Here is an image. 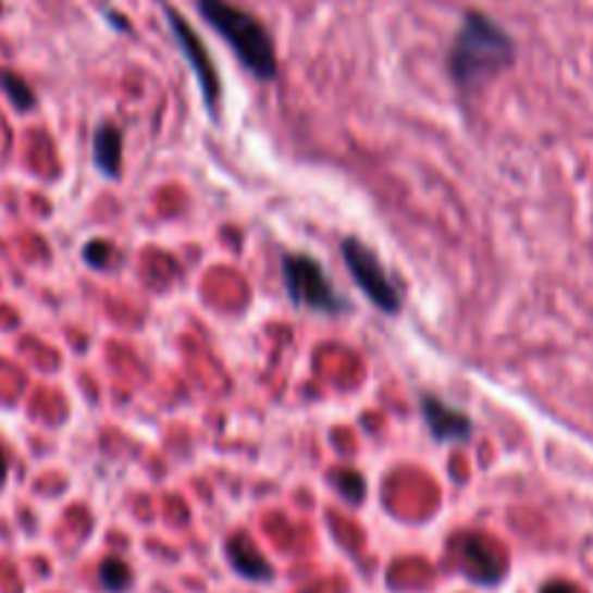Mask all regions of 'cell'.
I'll list each match as a JSON object with an SVG mask.
<instances>
[{"label":"cell","mask_w":593,"mask_h":593,"mask_svg":"<svg viewBox=\"0 0 593 593\" xmlns=\"http://www.w3.org/2000/svg\"><path fill=\"white\" fill-rule=\"evenodd\" d=\"M197 9L214 33L230 44L237 61L246 73H252L258 82H275L279 78V55L267 26L246 9L235 7L230 0H197Z\"/></svg>","instance_id":"7a4b0ae2"},{"label":"cell","mask_w":593,"mask_h":593,"mask_svg":"<svg viewBox=\"0 0 593 593\" xmlns=\"http://www.w3.org/2000/svg\"><path fill=\"white\" fill-rule=\"evenodd\" d=\"M516 41L495 17L467 9L449 50V73L460 90H474L516 64Z\"/></svg>","instance_id":"6da1fadb"},{"label":"cell","mask_w":593,"mask_h":593,"mask_svg":"<svg viewBox=\"0 0 593 593\" xmlns=\"http://www.w3.org/2000/svg\"><path fill=\"white\" fill-rule=\"evenodd\" d=\"M336 490H339V495L348 504H354V507H359L365 501V492H368V483H365V478L359 472H354V469H345V472H336Z\"/></svg>","instance_id":"7c38bea8"},{"label":"cell","mask_w":593,"mask_h":593,"mask_svg":"<svg viewBox=\"0 0 593 593\" xmlns=\"http://www.w3.org/2000/svg\"><path fill=\"white\" fill-rule=\"evenodd\" d=\"M226 559H230L237 577L252 579V582H270L275 577L270 561L263 559V553L246 535H232L226 542Z\"/></svg>","instance_id":"ba28073f"},{"label":"cell","mask_w":593,"mask_h":593,"mask_svg":"<svg viewBox=\"0 0 593 593\" xmlns=\"http://www.w3.org/2000/svg\"><path fill=\"white\" fill-rule=\"evenodd\" d=\"M7 472H9L7 455H3V452H0V486H3V481H7Z\"/></svg>","instance_id":"9a60e30c"},{"label":"cell","mask_w":593,"mask_h":593,"mask_svg":"<svg viewBox=\"0 0 593 593\" xmlns=\"http://www.w3.org/2000/svg\"><path fill=\"white\" fill-rule=\"evenodd\" d=\"M162 12H165V21L171 26V35H174V41H177L180 52H183V59L188 61V67L195 73L197 85H200V94H203V104L209 108L212 116H218L221 111V76H218V67H214L212 55L206 50V44L200 41V35L192 29L186 17L180 15L177 9L160 0Z\"/></svg>","instance_id":"5b68a950"},{"label":"cell","mask_w":593,"mask_h":593,"mask_svg":"<svg viewBox=\"0 0 593 593\" xmlns=\"http://www.w3.org/2000/svg\"><path fill=\"white\" fill-rule=\"evenodd\" d=\"M420 415H423L429 432H432L434 441L441 443H460L472 437V420H469L467 411L460 408H452L449 403H443L441 397L434 394H423L420 397Z\"/></svg>","instance_id":"8992f818"},{"label":"cell","mask_w":593,"mask_h":593,"mask_svg":"<svg viewBox=\"0 0 593 593\" xmlns=\"http://www.w3.org/2000/svg\"><path fill=\"white\" fill-rule=\"evenodd\" d=\"M542 593H579V591L570 585V582H547V585L542 588Z\"/></svg>","instance_id":"5bb4252c"},{"label":"cell","mask_w":593,"mask_h":593,"mask_svg":"<svg viewBox=\"0 0 593 593\" xmlns=\"http://www.w3.org/2000/svg\"><path fill=\"white\" fill-rule=\"evenodd\" d=\"M0 90L9 96V102H12L15 111L26 113L35 108L33 87L26 85L21 76H15V73H9V70H0Z\"/></svg>","instance_id":"30bf717a"},{"label":"cell","mask_w":593,"mask_h":593,"mask_svg":"<svg viewBox=\"0 0 593 593\" xmlns=\"http://www.w3.org/2000/svg\"><path fill=\"white\" fill-rule=\"evenodd\" d=\"M460 553V568L472 582L481 585H498L507 570V561L501 556L490 542H483L478 535H467L458 547Z\"/></svg>","instance_id":"52a82bcc"},{"label":"cell","mask_w":593,"mask_h":593,"mask_svg":"<svg viewBox=\"0 0 593 593\" xmlns=\"http://www.w3.org/2000/svg\"><path fill=\"white\" fill-rule=\"evenodd\" d=\"M85 263H90L94 270H108L113 263V246L104 240H90L85 246Z\"/></svg>","instance_id":"4fadbf2b"},{"label":"cell","mask_w":593,"mask_h":593,"mask_svg":"<svg viewBox=\"0 0 593 593\" xmlns=\"http://www.w3.org/2000/svg\"><path fill=\"white\" fill-rule=\"evenodd\" d=\"M94 165L111 180L122 174V127L113 125V122H104V125L96 127Z\"/></svg>","instance_id":"9c48e42d"},{"label":"cell","mask_w":593,"mask_h":593,"mask_svg":"<svg viewBox=\"0 0 593 593\" xmlns=\"http://www.w3.org/2000/svg\"><path fill=\"white\" fill-rule=\"evenodd\" d=\"M281 275H284L289 301L296 307H305V310L322 316H339L348 310L345 296L333 287V281L328 279L322 263L310 258V255H284Z\"/></svg>","instance_id":"3957f363"},{"label":"cell","mask_w":593,"mask_h":593,"mask_svg":"<svg viewBox=\"0 0 593 593\" xmlns=\"http://www.w3.org/2000/svg\"><path fill=\"white\" fill-rule=\"evenodd\" d=\"M342 261L348 267L350 279L356 281V287L362 289L368 301H371L376 310L388 316H397L399 307H403V293L394 284L385 267L380 263L376 252L371 246H365L362 240L356 237H345L342 240Z\"/></svg>","instance_id":"277c9868"},{"label":"cell","mask_w":593,"mask_h":593,"mask_svg":"<svg viewBox=\"0 0 593 593\" xmlns=\"http://www.w3.org/2000/svg\"><path fill=\"white\" fill-rule=\"evenodd\" d=\"M99 582L108 593H125L134 582V573L122 559H104L99 568Z\"/></svg>","instance_id":"8fae6325"}]
</instances>
